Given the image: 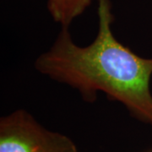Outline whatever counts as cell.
Listing matches in <instances>:
<instances>
[{"instance_id": "2", "label": "cell", "mask_w": 152, "mask_h": 152, "mask_svg": "<svg viewBox=\"0 0 152 152\" xmlns=\"http://www.w3.org/2000/svg\"><path fill=\"white\" fill-rule=\"evenodd\" d=\"M0 152H79L69 136L45 128L28 111L0 118Z\"/></svg>"}, {"instance_id": "3", "label": "cell", "mask_w": 152, "mask_h": 152, "mask_svg": "<svg viewBox=\"0 0 152 152\" xmlns=\"http://www.w3.org/2000/svg\"><path fill=\"white\" fill-rule=\"evenodd\" d=\"M92 0H48V9L61 28H69L91 5Z\"/></svg>"}, {"instance_id": "1", "label": "cell", "mask_w": 152, "mask_h": 152, "mask_svg": "<svg viewBox=\"0 0 152 152\" xmlns=\"http://www.w3.org/2000/svg\"><path fill=\"white\" fill-rule=\"evenodd\" d=\"M98 28L89 45L76 44L69 28L35 60L41 75L75 90L86 102L99 93L119 102L132 118L152 128V57L136 54L116 38L111 0H98Z\"/></svg>"}]
</instances>
